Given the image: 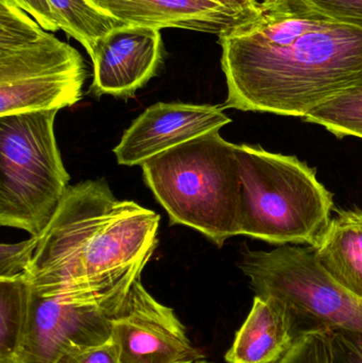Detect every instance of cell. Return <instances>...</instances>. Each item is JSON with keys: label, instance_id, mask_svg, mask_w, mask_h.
I'll return each instance as SVG.
<instances>
[{"label": "cell", "instance_id": "cell-1", "mask_svg": "<svg viewBox=\"0 0 362 363\" xmlns=\"http://www.w3.org/2000/svg\"><path fill=\"white\" fill-rule=\"evenodd\" d=\"M218 42L225 110L303 118L362 87V30L302 0H263Z\"/></svg>", "mask_w": 362, "mask_h": 363}, {"label": "cell", "instance_id": "cell-2", "mask_svg": "<svg viewBox=\"0 0 362 363\" xmlns=\"http://www.w3.org/2000/svg\"><path fill=\"white\" fill-rule=\"evenodd\" d=\"M159 219L133 201L118 200L104 179L69 186L25 279L45 294L118 277L152 255Z\"/></svg>", "mask_w": 362, "mask_h": 363}, {"label": "cell", "instance_id": "cell-3", "mask_svg": "<svg viewBox=\"0 0 362 363\" xmlns=\"http://www.w3.org/2000/svg\"><path fill=\"white\" fill-rule=\"evenodd\" d=\"M140 167L171 225L197 230L218 247L239 235V162L236 145L220 129L159 153Z\"/></svg>", "mask_w": 362, "mask_h": 363}, {"label": "cell", "instance_id": "cell-4", "mask_svg": "<svg viewBox=\"0 0 362 363\" xmlns=\"http://www.w3.org/2000/svg\"><path fill=\"white\" fill-rule=\"evenodd\" d=\"M239 162V235L269 245L316 247L324 236L334 194L317 170L295 155L236 145Z\"/></svg>", "mask_w": 362, "mask_h": 363}, {"label": "cell", "instance_id": "cell-5", "mask_svg": "<svg viewBox=\"0 0 362 363\" xmlns=\"http://www.w3.org/2000/svg\"><path fill=\"white\" fill-rule=\"evenodd\" d=\"M82 55L13 0H0V117L69 108L82 99Z\"/></svg>", "mask_w": 362, "mask_h": 363}, {"label": "cell", "instance_id": "cell-6", "mask_svg": "<svg viewBox=\"0 0 362 363\" xmlns=\"http://www.w3.org/2000/svg\"><path fill=\"white\" fill-rule=\"evenodd\" d=\"M57 111L0 117V224L40 237L70 177L55 136Z\"/></svg>", "mask_w": 362, "mask_h": 363}, {"label": "cell", "instance_id": "cell-7", "mask_svg": "<svg viewBox=\"0 0 362 363\" xmlns=\"http://www.w3.org/2000/svg\"><path fill=\"white\" fill-rule=\"evenodd\" d=\"M151 256L106 281L45 294L31 287L27 323L17 352L19 360L55 363L69 352L110 342L113 320Z\"/></svg>", "mask_w": 362, "mask_h": 363}, {"label": "cell", "instance_id": "cell-8", "mask_svg": "<svg viewBox=\"0 0 362 363\" xmlns=\"http://www.w3.org/2000/svg\"><path fill=\"white\" fill-rule=\"evenodd\" d=\"M240 270L255 296H271L290 311L300 334L319 328L362 334V298L336 281L310 245L242 252Z\"/></svg>", "mask_w": 362, "mask_h": 363}, {"label": "cell", "instance_id": "cell-9", "mask_svg": "<svg viewBox=\"0 0 362 363\" xmlns=\"http://www.w3.org/2000/svg\"><path fill=\"white\" fill-rule=\"evenodd\" d=\"M112 342L120 363H195L204 359L174 309L157 302L145 289L140 277L113 320Z\"/></svg>", "mask_w": 362, "mask_h": 363}, {"label": "cell", "instance_id": "cell-10", "mask_svg": "<svg viewBox=\"0 0 362 363\" xmlns=\"http://www.w3.org/2000/svg\"><path fill=\"white\" fill-rule=\"evenodd\" d=\"M89 57L94 72L91 95L133 98L163 65L161 30L121 23L98 42Z\"/></svg>", "mask_w": 362, "mask_h": 363}, {"label": "cell", "instance_id": "cell-11", "mask_svg": "<svg viewBox=\"0 0 362 363\" xmlns=\"http://www.w3.org/2000/svg\"><path fill=\"white\" fill-rule=\"evenodd\" d=\"M231 123L223 106L157 102L125 130L113 152L119 165L142 166L159 153Z\"/></svg>", "mask_w": 362, "mask_h": 363}, {"label": "cell", "instance_id": "cell-12", "mask_svg": "<svg viewBox=\"0 0 362 363\" xmlns=\"http://www.w3.org/2000/svg\"><path fill=\"white\" fill-rule=\"evenodd\" d=\"M110 16L127 25L191 30L221 36L252 17L210 0H91ZM254 17V16H253Z\"/></svg>", "mask_w": 362, "mask_h": 363}, {"label": "cell", "instance_id": "cell-13", "mask_svg": "<svg viewBox=\"0 0 362 363\" xmlns=\"http://www.w3.org/2000/svg\"><path fill=\"white\" fill-rule=\"evenodd\" d=\"M287 305L271 296H255L252 309L236 333L227 363H276L300 336Z\"/></svg>", "mask_w": 362, "mask_h": 363}, {"label": "cell", "instance_id": "cell-14", "mask_svg": "<svg viewBox=\"0 0 362 363\" xmlns=\"http://www.w3.org/2000/svg\"><path fill=\"white\" fill-rule=\"evenodd\" d=\"M315 247L321 266L346 289L362 298V211H337Z\"/></svg>", "mask_w": 362, "mask_h": 363}, {"label": "cell", "instance_id": "cell-15", "mask_svg": "<svg viewBox=\"0 0 362 363\" xmlns=\"http://www.w3.org/2000/svg\"><path fill=\"white\" fill-rule=\"evenodd\" d=\"M61 21L62 31L84 47L89 55L103 36L121 25L91 0H48Z\"/></svg>", "mask_w": 362, "mask_h": 363}, {"label": "cell", "instance_id": "cell-16", "mask_svg": "<svg viewBox=\"0 0 362 363\" xmlns=\"http://www.w3.org/2000/svg\"><path fill=\"white\" fill-rule=\"evenodd\" d=\"M31 285L25 277L0 279V357L17 356L29 313Z\"/></svg>", "mask_w": 362, "mask_h": 363}, {"label": "cell", "instance_id": "cell-17", "mask_svg": "<svg viewBox=\"0 0 362 363\" xmlns=\"http://www.w3.org/2000/svg\"><path fill=\"white\" fill-rule=\"evenodd\" d=\"M302 119L322 125L338 138L354 136L362 140V87L312 111Z\"/></svg>", "mask_w": 362, "mask_h": 363}, {"label": "cell", "instance_id": "cell-18", "mask_svg": "<svg viewBox=\"0 0 362 363\" xmlns=\"http://www.w3.org/2000/svg\"><path fill=\"white\" fill-rule=\"evenodd\" d=\"M276 363H334L331 328L302 333L288 353Z\"/></svg>", "mask_w": 362, "mask_h": 363}, {"label": "cell", "instance_id": "cell-19", "mask_svg": "<svg viewBox=\"0 0 362 363\" xmlns=\"http://www.w3.org/2000/svg\"><path fill=\"white\" fill-rule=\"evenodd\" d=\"M40 237L31 236L28 240L14 245H0V279L25 277L31 267L38 249Z\"/></svg>", "mask_w": 362, "mask_h": 363}, {"label": "cell", "instance_id": "cell-20", "mask_svg": "<svg viewBox=\"0 0 362 363\" xmlns=\"http://www.w3.org/2000/svg\"><path fill=\"white\" fill-rule=\"evenodd\" d=\"M339 23L362 30V0H302Z\"/></svg>", "mask_w": 362, "mask_h": 363}, {"label": "cell", "instance_id": "cell-21", "mask_svg": "<svg viewBox=\"0 0 362 363\" xmlns=\"http://www.w3.org/2000/svg\"><path fill=\"white\" fill-rule=\"evenodd\" d=\"M334 363H362V334L332 330Z\"/></svg>", "mask_w": 362, "mask_h": 363}, {"label": "cell", "instance_id": "cell-22", "mask_svg": "<svg viewBox=\"0 0 362 363\" xmlns=\"http://www.w3.org/2000/svg\"><path fill=\"white\" fill-rule=\"evenodd\" d=\"M55 363H120L112 340L98 347H85L66 353Z\"/></svg>", "mask_w": 362, "mask_h": 363}, {"label": "cell", "instance_id": "cell-23", "mask_svg": "<svg viewBox=\"0 0 362 363\" xmlns=\"http://www.w3.org/2000/svg\"><path fill=\"white\" fill-rule=\"evenodd\" d=\"M13 1L47 31L53 33L62 30L61 21L51 8L48 0H13Z\"/></svg>", "mask_w": 362, "mask_h": 363}, {"label": "cell", "instance_id": "cell-24", "mask_svg": "<svg viewBox=\"0 0 362 363\" xmlns=\"http://www.w3.org/2000/svg\"><path fill=\"white\" fill-rule=\"evenodd\" d=\"M223 8L246 16L253 17L259 11V6L263 0H210Z\"/></svg>", "mask_w": 362, "mask_h": 363}, {"label": "cell", "instance_id": "cell-25", "mask_svg": "<svg viewBox=\"0 0 362 363\" xmlns=\"http://www.w3.org/2000/svg\"><path fill=\"white\" fill-rule=\"evenodd\" d=\"M0 363H23L16 355L0 357Z\"/></svg>", "mask_w": 362, "mask_h": 363}, {"label": "cell", "instance_id": "cell-26", "mask_svg": "<svg viewBox=\"0 0 362 363\" xmlns=\"http://www.w3.org/2000/svg\"><path fill=\"white\" fill-rule=\"evenodd\" d=\"M195 363H210V362H206V360H204V359H201V360H199V362H197Z\"/></svg>", "mask_w": 362, "mask_h": 363}]
</instances>
